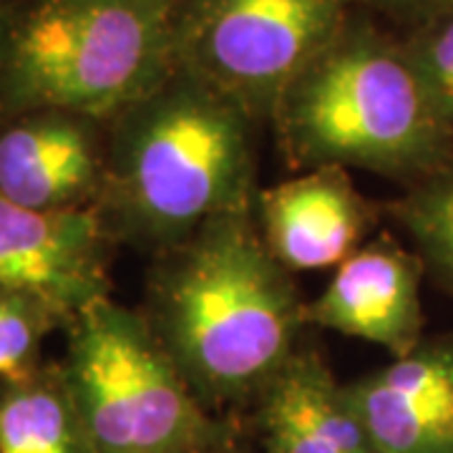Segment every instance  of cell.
Masks as SVG:
<instances>
[{
    "instance_id": "1",
    "label": "cell",
    "mask_w": 453,
    "mask_h": 453,
    "mask_svg": "<svg viewBox=\"0 0 453 453\" xmlns=\"http://www.w3.org/2000/svg\"><path fill=\"white\" fill-rule=\"evenodd\" d=\"M142 315L204 408L259 398L308 325L252 207L154 255Z\"/></svg>"
},
{
    "instance_id": "7",
    "label": "cell",
    "mask_w": 453,
    "mask_h": 453,
    "mask_svg": "<svg viewBox=\"0 0 453 453\" xmlns=\"http://www.w3.org/2000/svg\"><path fill=\"white\" fill-rule=\"evenodd\" d=\"M111 250L96 210L35 211L0 196V290L41 300L65 323L111 297Z\"/></svg>"
},
{
    "instance_id": "3",
    "label": "cell",
    "mask_w": 453,
    "mask_h": 453,
    "mask_svg": "<svg viewBox=\"0 0 453 453\" xmlns=\"http://www.w3.org/2000/svg\"><path fill=\"white\" fill-rule=\"evenodd\" d=\"M181 0L0 3V121L28 111L109 124L177 68Z\"/></svg>"
},
{
    "instance_id": "2",
    "label": "cell",
    "mask_w": 453,
    "mask_h": 453,
    "mask_svg": "<svg viewBox=\"0 0 453 453\" xmlns=\"http://www.w3.org/2000/svg\"><path fill=\"white\" fill-rule=\"evenodd\" d=\"M255 116L184 65L106 124L94 210L113 244L159 255L217 217L252 207Z\"/></svg>"
},
{
    "instance_id": "14",
    "label": "cell",
    "mask_w": 453,
    "mask_h": 453,
    "mask_svg": "<svg viewBox=\"0 0 453 453\" xmlns=\"http://www.w3.org/2000/svg\"><path fill=\"white\" fill-rule=\"evenodd\" d=\"M395 219L418 255L453 290V169L436 172L395 204Z\"/></svg>"
},
{
    "instance_id": "8",
    "label": "cell",
    "mask_w": 453,
    "mask_h": 453,
    "mask_svg": "<svg viewBox=\"0 0 453 453\" xmlns=\"http://www.w3.org/2000/svg\"><path fill=\"white\" fill-rule=\"evenodd\" d=\"M106 172V124L28 111L0 121V196L26 210H94Z\"/></svg>"
},
{
    "instance_id": "10",
    "label": "cell",
    "mask_w": 453,
    "mask_h": 453,
    "mask_svg": "<svg viewBox=\"0 0 453 453\" xmlns=\"http://www.w3.org/2000/svg\"><path fill=\"white\" fill-rule=\"evenodd\" d=\"M418 280V262L393 244L356 250L305 303V323L372 342L390 357L408 356L423 342Z\"/></svg>"
},
{
    "instance_id": "18",
    "label": "cell",
    "mask_w": 453,
    "mask_h": 453,
    "mask_svg": "<svg viewBox=\"0 0 453 453\" xmlns=\"http://www.w3.org/2000/svg\"><path fill=\"white\" fill-rule=\"evenodd\" d=\"M0 3H5V0H0Z\"/></svg>"
},
{
    "instance_id": "6",
    "label": "cell",
    "mask_w": 453,
    "mask_h": 453,
    "mask_svg": "<svg viewBox=\"0 0 453 453\" xmlns=\"http://www.w3.org/2000/svg\"><path fill=\"white\" fill-rule=\"evenodd\" d=\"M348 0H181L177 64L237 101L275 116L282 94L345 28Z\"/></svg>"
},
{
    "instance_id": "13",
    "label": "cell",
    "mask_w": 453,
    "mask_h": 453,
    "mask_svg": "<svg viewBox=\"0 0 453 453\" xmlns=\"http://www.w3.org/2000/svg\"><path fill=\"white\" fill-rule=\"evenodd\" d=\"M0 453H96L58 360L0 380Z\"/></svg>"
},
{
    "instance_id": "11",
    "label": "cell",
    "mask_w": 453,
    "mask_h": 453,
    "mask_svg": "<svg viewBox=\"0 0 453 453\" xmlns=\"http://www.w3.org/2000/svg\"><path fill=\"white\" fill-rule=\"evenodd\" d=\"M259 232L290 273L338 267L357 250L365 202L340 166H318L257 195Z\"/></svg>"
},
{
    "instance_id": "16",
    "label": "cell",
    "mask_w": 453,
    "mask_h": 453,
    "mask_svg": "<svg viewBox=\"0 0 453 453\" xmlns=\"http://www.w3.org/2000/svg\"><path fill=\"white\" fill-rule=\"evenodd\" d=\"M403 50L438 116L453 129V13L418 33Z\"/></svg>"
},
{
    "instance_id": "9",
    "label": "cell",
    "mask_w": 453,
    "mask_h": 453,
    "mask_svg": "<svg viewBox=\"0 0 453 453\" xmlns=\"http://www.w3.org/2000/svg\"><path fill=\"white\" fill-rule=\"evenodd\" d=\"M375 453H453V340H431L345 386Z\"/></svg>"
},
{
    "instance_id": "15",
    "label": "cell",
    "mask_w": 453,
    "mask_h": 453,
    "mask_svg": "<svg viewBox=\"0 0 453 453\" xmlns=\"http://www.w3.org/2000/svg\"><path fill=\"white\" fill-rule=\"evenodd\" d=\"M65 320L46 303L0 290V380H16L43 365V342Z\"/></svg>"
},
{
    "instance_id": "4",
    "label": "cell",
    "mask_w": 453,
    "mask_h": 453,
    "mask_svg": "<svg viewBox=\"0 0 453 453\" xmlns=\"http://www.w3.org/2000/svg\"><path fill=\"white\" fill-rule=\"evenodd\" d=\"M273 119L292 159L310 169L431 174L451 142L405 50L371 31L342 28L288 86Z\"/></svg>"
},
{
    "instance_id": "17",
    "label": "cell",
    "mask_w": 453,
    "mask_h": 453,
    "mask_svg": "<svg viewBox=\"0 0 453 453\" xmlns=\"http://www.w3.org/2000/svg\"><path fill=\"white\" fill-rule=\"evenodd\" d=\"M390 5H411V8H436L446 13H453V0H383Z\"/></svg>"
},
{
    "instance_id": "12",
    "label": "cell",
    "mask_w": 453,
    "mask_h": 453,
    "mask_svg": "<svg viewBox=\"0 0 453 453\" xmlns=\"http://www.w3.org/2000/svg\"><path fill=\"white\" fill-rule=\"evenodd\" d=\"M257 401L267 453H375L345 386L318 353L300 348Z\"/></svg>"
},
{
    "instance_id": "5",
    "label": "cell",
    "mask_w": 453,
    "mask_h": 453,
    "mask_svg": "<svg viewBox=\"0 0 453 453\" xmlns=\"http://www.w3.org/2000/svg\"><path fill=\"white\" fill-rule=\"evenodd\" d=\"M58 368L96 453H204L207 408L151 333L142 310L111 297L64 327Z\"/></svg>"
}]
</instances>
